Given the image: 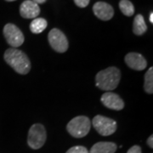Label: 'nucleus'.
I'll return each mask as SVG.
<instances>
[{
	"label": "nucleus",
	"instance_id": "obj_17",
	"mask_svg": "<svg viewBox=\"0 0 153 153\" xmlns=\"http://www.w3.org/2000/svg\"><path fill=\"white\" fill-rule=\"evenodd\" d=\"M66 153H88V151L86 147L82 146H76L70 148Z\"/></svg>",
	"mask_w": 153,
	"mask_h": 153
},
{
	"label": "nucleus",
	"instance_id": "obj_8",
	"mask_svg": "<svg viewBox=\"0 0 153 153\" xmlns=\"http://www.w3.org/2000/svg\"><path fill=\"white\" fill-rule=\"evenodd\" d=\"M94 16L101 21H109L114 16V10L112 6L105 2H97L93 6Z\"/></svg>",
	"mask_w": 153,
	"mask_h": 153
},
{
	"label": "nucleus",
	"instance_id": "obj_12",
	"mask_svg": "<svg viewBox=\"0 0 153 153\" xmlns=\"http://www.w3.org/2000/svg\"><path fill=\"white\" fill-rule=\"evenodd\" d=\"M117 145L113 142H98L91 147L88 153H115Z\"/></svg>",
	"mask_w": 153,
	"mask_h": 153
},
{
	"label": "nucleus",
	"instance_id": "obj_22",
	"mask_svg": "<svg viewBox=\"0 0 153 153\" xmlns=\"http://www.w3.org/2000/svg\"><path fill=\"white\" fill-rule=\"evenodd\" d=\"M149 21H150V22H151L152 24H153V12H151V14H150Z\"/></svg>",
	"mask_w": 153,
	"mask_h": 153
},
{
	"label": "nucleus",
	"instance_id": "obj_3",
	"mask_svg": "<svg viewBox=\"0 0 153 153\" xmlns=\"http://www.w3.org/2000/svg\"><path fill=\"white\" fill-rule=\"evenodd\" d=\"M91 122L85 116H78L72 118L66 126V129L72 137L82 138L90 131Z\"/></svg>",
	"mask_w": 153,
	"mask_h": 153
},
{
	"label": "nucleus",
	"instance_id": "obj_2",
	"mask_svg": "<svg viewBox=\"0 0 153 153\" xmlns=\"http://www.w3.org/2000/svg\"><path fill=\"white\" fill-rule=\"evenodd\" d=\"M121 79V71L115 66H111L99 71L95 76L96 86L105 91H111L118 86Z\"/></svg>",
	"mask_w": 153,
	"mask_h": 153
},
{
	"label": "nucleus",
	"instance_id": "obj_10",
	"mask_svg": "<svg viewBox=\"0 0 153 153\" xmlns=\"http://www.w3.org/2000/svg\"><path fill=\"white\" fill-rule=\"evenodd\" d=\"M125 63L129 68L135 71H142L147 66V61L139 53H128L125 56Z\"/></svg>",
	"mask_w": 153,
	"mask_h": 153
},
{
	"label": "nucleus",
	"instance_id": "obj_18",
	"mask_svg": "<svg viewBox=\"0 0 153 153\" xmlns=\"http://www.w3.org/2000/svg\"><path fill=\"white\" fill-rule=\"evenodd\" d=\"M74 3L79 8H85L88 5L89 0H74Z\"/></svg>",
	"mask_w": 153,
	"mask_h": 153
},
{
	"label": "nucleus",
	"instance_id": "obj_21",
	"mask_svg": "<svg viewBox=\"0 0 153 153\" xmlns=\"http://www.w3.org/2000/svg\"><path fill=\"white\" fill-rule=\"evenodd\" d=\"M34 3H36V4H44L47 0H33Z\"/></svg>",
	"mask_w": 153,
	"mask_h": 153
},
{
	"label": "nucleus",
	"instance_id": "obj_19",
	"mask_svg": "<svg viewBox=\"0 0 153 153\" xmlns=\"http://www.w3.org/2000/svg\"><path fill=\"white\" fill-rule=\"evenodd\" d=\"M142 152V150H141V147L139 146H132L127 153H141Z\"/></svg>",
	"mask_w": 153,
	"mask_h": 153
},
{
	"label": "nucleus",
	"instance_id": "obj_5",
	"mask_svg": "<svg viewBox=\"0 0 153 153\" xmlns=\"http://www.w3.org/2000/svg\"><path fill=\"white\" fill-rule=\"evenodd\" d=\"M95 130L102 136H109L117 130V122L111 118L101 115H97L94 117L92 123Z\"/></svg>",
	"mask_w": 153,
	"mask_h": 153
},
{
	"label": "nucleus",
	"instance_id": "obj_4",
	"mask_svg": "<svg viewBox=\"0 0 153 153\" xmlns=\"http://www.w3.org/2000/svg\"><path fill=\"white\" fill-rule=\"evenodd\" d=\"M47 138V134L44 125L40 123L33 124L29 129L27 136L28 146L32 149L38 150L44 145Z\"/></svg>",
	"mask_w": 153,
	"mask_h": 153
},
{
	"label": "nucleus",
	"instance_id": "obj_23",
	"mask_svg": "<svg viewBox=\"0 0 153 153\" xmlns=\"http://www.w3.org/2000/svg\"><path fill=\"white\" fill-rule=\"evenodd\" d=\"M6 1H8V2H13V1H16V0H6Z\"/></svg>",
	"mask_w": 153,
	"mask_h": 153
},
{
	"label": "nucleus",
	"instance_id": "obj_16",
	"mask_svg": "<svg viewBox=\"0 0 153 153\" xmlns=\"http://www.w3.org/2000/svg\"><path fill=\"white\" fill-rule=\"evenodd\" d=\"M144 89L147 94H152L153 93V67H150L145 74Z\"/></svg>",
	"mask_w": 153,
	"mask_h": 153
},
{
	"label": "nucleus",
	"instance_id": "obj_14",
	"mask_svg": "<svg viewBox=\"0 0 153 153\" xmlns=\"http://www.w3.org/2000/svg\"><path fill=\"white\" fill-rule=\"evenodd\" d=\"M48 26V22L44 18H35L30 24V30L34 34L43 33Z\"/></svg>",
	"mask_w": 153,
	"mask_h": 153
},
{
	"label": "nucleus",
	"instance_id": "obj_20",
	"mask_svg": "<svg viewBox=\"0 0 153 153\" xmlns=\"http://www.w3.org/2000/svg\"><path fill=\"white\" fill-rule=\"evenodd\" d=\"M147 145L151 148H153V136L152 135H151V136L148 138Z\"/></svg>",
	"mask_w": 153,
	"mask_h": 153
},
{
	"label": "nucleus",
	"instance_id": "obj_11",
	"mask_svg": "<svg viewBox=\"0 0 153 153\" xmlns=\"http://www.w3.org/2000/svg\"><path fill=\"white\" fill-rule=\"evenodd\" d=\"M20 14L25 19H35L40 14V8L33 0H25L20 6Z\"/></svg>",
	"mask_w": 153,
	"mask_h": 153
},
{
	"label": "nucleus",
	"instance_id": "obj_13",
	"mask_svg": "<svg viewBox=\"0 0 153 153\" xmlns=\"http://www.w3.org/2000/svg\"><path fill=\"white\" fill-rule=\"evenodd\" d=\"M147 31V26L142 15H137L133 24V32L137 36H141Z\"/></svg>",
	"mask_w": 153,
	"mask_h": 153
},
{
	"label": "nucleus",
	"instance_id": "obj_1",
	"mask_svg": "<svg viewBox=\"0 0 153 153\" xmlns=\"http://www.w3.org/2000/svg\"><path fill=\"white\" fill-rule=\"evenodd\" d=\"M4 57L6 63L20 74L26 75L31 70V62L29 58L20 49L15 48L8 49Z\"/></svg>",
	"mask_w": 153,
	"mask_h": 153
},
{
	"label": "nucleus",
	"instance_id": "obj_9",
	"mask_svg": "<svg viewBox=\"0 0 153 153\" xmlns=\"http://www.w3.org/2000/svg\"><path fill=\"white\" fill-rule=\"evenodd\" d=\"M100 100L105 107L111 110L120 111L124 107V102L120 96L112 92H106L102 94Z\"/></svg>",
	"mask_w": 153,
	"mask_h": 153
},
{
	"label": "nucleus",
	"instance_id": "obj_6",
	"mask_svg": "<svg viewBox=\"0 0 153 153\" xmlns=\"http://www.w3.org/2000/svg\"><path fill=\"white\" fill-rule=\"evenodd\" d=\"M4 36L7 43L15 49L22 46L25 41V37L20 28L12 23H8L4 26Z\"/></svg>",
	"mask_w": 153,
	"mask_h": 153
},
{
	"label": "nucleus",
	"instance_id": "obj_7",
	"mask_svg": "<svg viewBox=\"0 0 153 153\" xmlns=\"http://www.w3.org/2000/svg\"><path fill=\"white\" fill-rule=\"evenodd\" d=\"M48 39L51 48L56 52L64 53L68 49L69 47L68 40L66 35L59 29L57 28L52 29L48 35Z\"/></svg>",
	"mask_w": 153,
	"mask_h": 153
},
{
	"label": "nucleus",
	"instance_id": "obj_15",
	"mask_svg": "<svg viewBox=\"0 0 153 153\" xmlns=\"http://www.w3.org/2000/svg\"><path fill=\"white\" fill-rule=\"evenodd\" d=\"M119 8L122 13L126 16H132L134 14V7L129 0H121Z\"/></svg>",
	"mask_w": 153,
	"mask_h": 153
}]
</instances>
